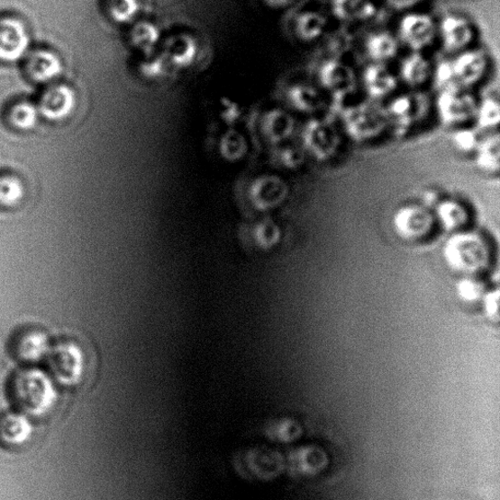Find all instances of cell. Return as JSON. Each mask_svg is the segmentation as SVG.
I'll return each mask as SVG.
<instances>
[{
  "mask_svg": "<svg viewBox=\"0 0 500 500\" xmlns=\"http://www.w3.org/2000/svg\"><path fill=\"white\" fill-rule=\"evenodd\" d=\"M9 394L18 412L32 417L49 414L58 401L55 380L37 368L19 370L10 382Z\"/></svg>",
  "mask_w": 500,
  "mask_h": 500,
  "instance_id": "1",
  "label": "cell"
},
{
  "mask_svg": "<svg viewBox=\"0 0 500 500\" xmlns=\"http://www.w3.org/2000/svg\"><path fill=\"white\" fill-rule=\"evenodd\" d=\"M441 254L448 268L463 277L479 274L491 263V250L487 242L475 232H452Z\"/></svg>",
  "mask_w": 500,
  "mask_h": 500,
  "instance_id": "2",
  "label": "cell"
},
{
  "mask_svg": "<svg viewBox=\"0 0 500 500\" xmlns=\"http://www.w3.org/2000/svg\"><path fill=\"white\" fill-rule=\"evenodd\" d=\"M55 382L67 387L78 385L86 372V355L79 345L68 341L52 346L46 358Z\"/></svg>",
  "mask_w": 500,
  "mask_h": 500,
  "instance_id": "3",
  "label": "cell"
},
{
  "mask_svg": "<svg viewBox=\"0 0 500 500\" xmlns=\"http://www.w3.org/2000/svg\"><path fill=\"white\" fill-rule=\"evenodd\" d=\"M342 118L347 134L358 142L377 137L388 123L385 111L369 103H359L347 108Z\"/></svg>",
  "mask_w": 500,
  "mask_h": 500,
  "instance_id": "4",
  "label": "cell"
},
{
  "mask_svg": "<svg viewBox=\"0 0 500 500\" xmlns=\"http://www.w3.org/2000/svg\"><path fill=\"white\" fill-rule=\"evenodd\" d=\"M435 221L428 207L408 205L401 206L394 214L392 226L399 238L414 241L426 238L433 230Z\"/></svg>",
  "mask_w": 500,
  "mask_h": 500,
  "instance_id": "5",
  "label": "cell"
},
{
  "mask_svg": "<svg viewBox=\"0 0 500 500\" xmlns=\"http://www.w3.org/2000/svg\"><path fill=\"white\" fill-rule=\"evenodd\" d=\"M30 48L31 36L25 23L14 16H0V62L24 60Z\"/></svg>",
  "mask_w": 500,
  "mask_h": 500,
  "instance_id": "6",
  "label": "cell"
},
{
  "mask_svg": "<svg viewBox=\"0 0 500 500\" xmlns=\"http://www.w3.org/2000/svg\"><path fill=\"white\" fill-rule=\"evenodd\" d=\"M302 141L307 152L318 160H329L339 150L341 139L333 123L313 119L305 127Z\"/></svg>",
  "mask_w": 500,
  "mask_h": 500,
  "instance_id": "7",
  "label": "cell"
},
{
  "mask_svg": "<svg viewBox=\"0 0 500 500\" xmlns=\"http://www.w3.org/2000/svg\"><path fill=\"white\" fill-rule=\"evenodd\" d=\"M477 103L469 92L459 86L441 89L437 100V110L441 123L456 125L474 118Z\"/></svg>",
  "mask_w": 500,
  "mask_h": 500,
  "instance_id": "8",
  "label": "cell"
},
{
  "mask_svg": "<svg viewBox=\"0 0 500 500\" xmlns=\"http://www.w3.org/2000/svg\"><path fill=\"white\" fill-rule=\"evenodd\" d=\"M77 93L64 84H52L46 88L38 103L41 115L50 122H62L77 108Z\"/></svg>",
  "mask_w": 500,
  "mask_h": 500,
  "instance_id": "9",
  "label": "cell"
},
{
  "mask_svg": "<svg viewBox=\"0 0 500 500\" xmlns=\"http://www.w3.org/2000/svg\"><path fill=\"white\" fill-rule=\"evenodd\" d=\"M400 38L414 52H421L432 45L437 30L432 16L424 14H405L399 25Z\"/></svg>",
  "mask_w": 500,
  "mask_h": 500,
  "instance_id": "10",
  "label": "cell"
},
{
  "mask_svg": "<svg viewBox=\"0 0 500 500\" xmlns=\"http://www.w3.org/2000/svg\"><path fill=\"white\" fill-rule=\"evenodd\" d=\"M318 77L322 86L337 98L350 95L356 89L354 69L341 60L324 61L320 67Z\"/></svg>",
  "mask_w": 500,
  "mask_h": 500,
  "instance_id": "11",
  "label": "cell"
},
{
  "mask_svg": "<svg viewBox=\"0 0 500 500\" xmlns=\"http://www.w3.org/2000/svg\"><path fill=\"white\" fill-rule=\"evenodd\" d=\"M428 109L425 96L422 95H403L394 98L385 111L387 122H392L398 130L409 126L423 118Z\"/></svg>",
  "mask_w": 500,
  "mask_h": 500,
  "instance_id": "12",
  "label": "cell"
},
{
  "mask_svg": "<svg viewBox=\"0 0 500 500\" xmlns=\"http://www.w3.org/2000/svg\"><path fill=\"white\" fill-rule=\"evenodd\" d=\"M24 60L27 75L37 84H53L63 73L61 58L50 50L30 51Z\"/></svg>",
  "mask_w": 500,
  "mask_h": 500,
  "instance_id": "13",
  "label": "cell"
},
{
  "mask_svg": "<svg viewBox=\"0 0 500 500\" xmlns=\"http://www.w3.org/2000/svg\"><path fill=\"white\" fill-rule=\"evenodd\" d=\"M32 435L33 425L30 416L18 411L0 416V446L19 449L27 445Z\"/></svg>",
  "mask_w": 500,
  "mask_h": 500,
  "instance_id": "14",
  "label": "cell"
},
{
  "mask_svg": "<svg viewBox=\"0 0 500 500\" xmlns=\"http://www.w3.org/2000/svg\"><path fill=\"white\" fill-rule=\"evenodd\" d=\"M486 55L480 50H463L451 61L453 77L459 86L478 84L486 68Z\"/></svg>",
  "mask_w": 500,
  "mask_h": 500,
  "instance_id": "15",
  "label": "cell"
},
{
  "mask_svg": "<svg viewBox=\"0 0 500 500\" xmlns=\"http://www.w3.org/2000/svg\"><path fill=\"white\" fill-rule=\"evenodd\" d=\"M441 42L448 52H461L474 38L470 22L462 16L448 15L440 24Z\"/></svg>",
  "mask_w": 500,
  "mask_h": 500,
  "instance_id": "16",
  "label": "cell"
},
{
  "mask_svg": "<svg viewBox=\"0 0 500 500\" xmlns=\"http://www.w3.org/2000/svg\"><path fill=\"white\" fill-rule=\"evenodd\" d=\"M52 345L48 334L41 331H29L17 337L14 354L26 364H37L48 358Z\"/></svg>",
  "mask_w": 500,
  "mask_h": 500,
  "instance_id": "17",
  "label": "cell"
},
{
  "mask_svg": "<svg viewBox=\"0 0 500 500\" xmlns=\"http://www.w3.org/2000/svg\"><path fill=\"white\" fill-rule=\"evenodd\" d=\"M363 83L368 95L374 99L390 95L398 86L396 77L383 63L368 66L363 74Z\"/></svg>",
  "mask_w": 500,
  "mask_h": 500,
  "instance_id": "18",
  "label": "cell"
},
{
  "mask_svg": "<svg viewBox=\"0 0 500 500\" xmlns=\"http://www.w3.org/2000/svg\"><path fill=\"white\" fill-rule=\"evenodd\" d=\"M335 18L343 22L367 21L377 14L374 0H332Z\"/></svg>",
  "mask_w": 500,
  "mask_h": 500,
  "instance_id": "19",
  "label": "cell"
},
{
  "mask_svg": "<svg viewBox=\"0 0 500 500\" xmlns=\"http://www.w3.org/2000/svg\"><path fill=\"white\" fill-rule=\"evenodd\" d=\"M262 129L264 135L273 143H280L292 137L295 122L292 115L283 110H274L265 116Z\"/></svg>",
  "mask_w": 500,
  "mask_h": 500,
  "instance_id": "20",
  "label": "cell"
},
{
  "mask_svg": "<svg viewBox=\"0 0 500 500\" xmlns=\"http://www.w3.org/2000/svg\"><path fill=\"white\" fill-rule=\"evenodd\" d=\"M435 220L447 232L460 231L468 221V209L455 200H444L435 205Z\"/></svg>",
  "mask_w": 500,
  "mask_h": 500,
  "instance_id": "21",
  "label": "cell"
},
{
  "mask_svg": "<svg viewBox=\"0 0 500 500\" xmlns=\"http://www.w3.org/2000/svg\"><path fill=\"white\" fill-rule=\"evenodd\" d=\"M366 51L375 63H385L396 57L399 42L390 32H374L366 41Z\"/></svg>",
  "mask_w": 500,
  "mask_h": 500,
  "instance_id": "22",
  "label": "cell"
},
{
  "mask_svg": "<svg viewBox=\"0 0 500 500\" xmlns=\"http://www.w3.org/2000/svg\"><path fill=\"white\" fill-rule=\"evenodd\" d=\"M287 100L292 106L305 114H313L320 111L324 105L321 92L309 85L297 84L287 91Z\"/></svg>",
  "mask_w": 500,
  "mask_h": 500,
  "instance_id": "23",
  "label": "cell"
},
{
  "mask_svg": "<svg viewBox=\"0 0 500 500\" xmlns=\"http://www.w3.org/2000/svg\"><path fill=\"white\" fill-rule=\"evenodd\" d=\"M430 73H432V68L429 61L421 52H414L405 57L400 68L401 78L405 85L412 87L425 84Z\"/></svg>",
  "mask_w": 500,
  "mask_h": 500,
  "instance_id": "24",
  "label": "cell"
},
{
  "mask_svg": "<svg viewBox=\"0 0 500 500\" xmlns=\"http://www.w3.org/2000/svg\"><path fill=\"white\" fill-rule=\"evenodd\" d=\"M327 25V18L319 11H305V13L299 14L295 20L296 37L305 42L315 41L323 36Z\"/></svg>",
  "mask_w": 500,
  "mask_h": 500,
  "instance_id": "25",
  "label": "cell"
},
{
  "mask_svg": "<svg viewBox=\"0 0 500 500\" xmlns=\"http://www.w3.org/2000/svg\"><path fill=\"white\" fill-rule=\"evenodd\" d=\"M41 113L38 105L29 101H18L9 107L7 119L17 131L28 132L37 126Z\"/></svg>",
  "mask_w": 500,
  "mask_h": 500,
  "instance_id": "26",
  "label": "cell"
},
{
  "mask_svg": "<svg viewBox=\"0 0 500 500\" xmlns=\"http://www.w3.org/2000/svg\"><path fill=\"white\" fill-rule=\"evenodd\" d=\"M477 168L486 173H497L500 168V137L498 133L487 137L476 148Z\"/></svg>",
  "mask_w": 500,
  "mask_h": 500,
  "instance_id": "27",
  "label": "cell"
},
{
  "mask_svg": "<svg viewBox=\"0 0 500 500\" xmlns=\"http://www.w3.org/2000/svg\"><path fill=\"white\" fill-rule=\"evenodd\" d=\"M168 59L179 66H188L196 55V44L193 38L180 34L170 39L167 44Z\"/></svg>",
  "mask_w": 500,
  "mask_h": 500,
  "instance_id": "28",
  "label": "cell"
},
{
  "mask_svg": "<svg viewBox=\"0 0 500 500\" xmlns=\"http://www.w3.org/2000/svg\"><path fill=\"white\" fill-rule=\"evenodd\" d=\"M25 196V186L14 176L0 177V205L7 208L15 207Z\"/></svg>",
  "mask_w": 500,
  "mask_h": 500,
  "instance_id": "29",
  "label": "cell"
},
{
  "mask_svg": "<svg viewBox=\"0 0 500 500\" xmlns=\"http://www.w3.org/2000/svg\"><path fill=\"white\" fill-rule=\"evenodd\" d=\"M478 130H495L500 123V105L493 97L485 98L480 104L477 105L474 115Z\"/></svg>",
  "mask_w": 500,
  "mask_h": 500,
  "instance_id": "30",
  "label": "cell"
},
{
  "mask_svg": "<svg viewBox=\"0 0 500 500\" xmlns=\"http://www.w3.org/2000/svg\"><path fill=\"white\" fill-rule=\"evenodd\" d=\"M107 13L110 18L120 24L130 23L141 10L139 0H107Z\"/></svg>",
  "mask_w": 500,
  "mask_h": 500,
  "instance_id": "31",
  "label": "cell"
},
{
  "mask_svg": "<svg viewBox=\"0 0 500 500\" xmlns=\"http://www.w3.org/2000/svg\"><path fill=\"white\" fill-rule=\"evenodd\" d=\"M486 292L485 285L474 276H464L456 285V294L464 304L481 302Z\"/></svg>",
  "mask_w": 500,
  "mask_h": 500,
  "instance_id": "32",
  "label": "cell"
},
{
  "mask_svg": "<svg viewBox=\"0 0 500 500\" xmlns=\"http://www.w3.org/2000/svg\"><path fill=\"white\" fill-rule=\"evenodd\" d=\"M132 42L141 50H150L159 39V32L155 26L149 23H142L135 27L132 32Z\"/></svg>",
  "mask_w": 500,
  "mask_h": 500,
  "instance_id": "33",
  "label": "cell"
},
{
  "mask_svg": "<svg viewBox=\"0 0 500 500\" xmlns=\"http://www.w3.org/2000/svg\"><path fill=\"white\" fill-rule=\"evenodd\" d=\"M452 143L462 153H468L478 147V133L471 129H462L452 134Z\"/></svg>",
  "mask_w": 500,
  "mask_h": 500,
  "instance_id": "34",
  "label": "cell"
},
{
  "mask_svg": "<svg viewBox=\"0 0 500 500\" xmlns=\"http://www.w3.org/2000/svg\"><path fill=\"white\" fill-rule=\"evenodd\" d=\"M486 318L492 323L499 322L500 292L498 288L486 290L482 300Z\"/></svg>",
  "mask_w": 500,
  "mask_h": 500,
  "instance_id": "35",
  "label": "cell"
},
{
  "mask_svg": "<svg viewBox=\"0 0 500 500\" xmlns=\"http://www.w3.org/2000/svg\"><path fill=\"white\" fill-rule=\"evenodd\" d=\"M281 160L287 168H298L305 164V154L299 148H286L283 150Z\"/></svg>",
  "mask_w": 500,
  "mask_h": 500,
  "instance_id": "36",
  "label": "cell"
},
{
  "mask_svg": "<svg viewBox=\"0 0 500 500\" xmlns=\"http://www.w3.org/2000/svg\"><path fill=\"white\" fill-rule=\"evenodd\" d=\"M436 81L441 89H444L452 86H458L453 77L451 62L445 61L441 63L437 69Z\"/></svg>",
  "mask_w": 500,
  "mask_h": 500,
  "instance_id": "37",
  "label": "cell"
},
{
  "mask_svg": "<svg viewBox=\"0 0 500 500\" xmlns=\"http://www.w3.org/2000/svg\"><path fill=\"white\" fill-rule=\"evenodd\" d=\"M423 0H387L388 5L395 10L405 11L420 5Z\"/></svg>",
  "mask_w": 500,
  "mask_h": 500,
  "instance_id": "38",
  "label": "cell"
},
{
  "mask_svg": "<svg viewBox=\"0 0 500 500\" xmlns=\"http://www.w3.org/2000/svg\"><path fill=\"white\" fill-rule=\"evenodd\" d=\"M294 2L295 0H268V3L272 6L277 7V8L286 7L289 5H292Z\"/></svg>",
  "mask_w": 500,
  "mask_h": 500,
  "instance_id": "39",
  "label": "cell"
}]
</instances>
